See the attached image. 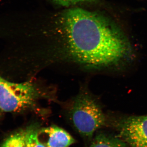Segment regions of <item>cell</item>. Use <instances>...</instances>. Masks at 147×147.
<instances>
[{"label":"cell","instance_id":"cell-6","mask_svg":"<svg viewBox=\"0 0 147 147\" xmlns=\"http://www.w3.org/2000/svg\"><path fill=\"white\" fill-rule=\"evenodd\" d=\"M129 146L120 138L106 134L97 135L89 147H129Z\"/></svg>","mask_w":147,"mask_h":147},{"label":"cell","instance_id":"cell-1","mask_svg":"<svg viewBox=\"0 0 147 147\" xmlns=\"http://www.w3.org/2000/svg\"><path fill=\"white\" fill-rule=\"evenodd\" d=\"M67 50L76 62L91 67L115 64L130 50L127 38L113 21L83 9H69L64 16Z\"/></svg>","mask_w":147,"mask_h":147},{"label":"cell","instance_id":"cell-3","mask_svg":"<svg viewBox=\"0 0 147 147\" xmlns=\"http://www.w3.org/2000/svg\"><path fill=\"white\" fill-rule=\"evenodd\" d=\"M69 114L77 131L87 138L91 137L105 122V115L99 105L85 94L79 95L75 98Z\"/></svg>","mask_w":147,"mask_h":147},{"label":"cell","instance_id":"cell-5","mask_svg":"<svg viewBox=\"0 0 147 147\" xmlns=\"http://www.w3.org/2000/svg\"><path fill=\"white\" fill-rule=\"evenodd\" d=\"M38 137L46 147H68L75 142L67 131L55 125L39 129Z\"/></svg>","mask_w":147,"mask_h":147},{"label":"cell","instance_id":"cell-7","mask_svg":"<svg viewBox=\"0 0 147 147\" xmlns=\"http://www.w3.org/2000/svg\"><path fill=\"white\" fill-rule=\"evenodd\" d=\"M1 147H26V130H20L11 135Z\"/></svg>","mask_w":147,"mask_h":147},{"label":"cell","instance_id":"cell-10","mask_svg":"<svg viewBox=\"0 0 147 147\" xmlns=\"http://www.w3.org/2000/svg\"><path fill=\"white\" fill-rule=\"evenodd\" d=\"M1 110H0V112H1Z\"/></svg>","mask_w":147,"mask_h":147},{"label":"cell","instance_id":"cell-9","mask_svg":"<svg viewBox=\"0 0 147 147\" xmlns=\"http://www.w3.org/2000/svg\"><path fill=\"white\" fill-rule=\"evenodd\" d=\"M55 3L63 6H69L79 3L93 2L96 0H53Z\"/></svg>","mask_w":147,"mask_h":147},{"label":"cell","instance_id":"cell-2","mask_svg":"<svg viewBox=\"0 0 147 147\" xmlns=\"http://www.w3.org/2000/svg\"><path fill=\"white\" fill-rule=\"evenodd\" d=\"M40 96V92L31 82L17 83L0 76V110L18 112L31 108Z\"/></svg>","mask_w":147,"mask_h":147},{"label":"cell","instance_id":"cell-8","mask_svg":"<svg viewBox=\"0 0 147 147\" xmlns=\"http://www.w3.org/2000/svg\"><path fill=\"white\" fill-rule=\"evenodd\" d=\"M26 147H46L40 141L38 137L39 129L35 125H31L26 128Z\"/></svg>","mask_w":147,"mask_h":147},{"label":"cell","instance_id":"cell-4","mask_svg":"<svg viewBox=\"0 0 147 147\" xmlns=\"http://www.w3.org/2000/svg\"><path fill=\"white\" fill-rule=\"evenodd\" d=\"M121 139L130 147H147V115L122 120L119 126Z\"/></svg>","mask_w":147,"mask_h":147}]
</instances>
